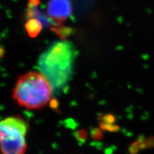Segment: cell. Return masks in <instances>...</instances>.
Masks as SVG:
<instances>
[{
  "label": "cell",
  "mask_w": 154,
  "mask_h": 154,
  "mask_svg": "<svg viewBox=\"0 0 154 154\" xmlns=\"http://www.w3.org/2000/svg\"><path fill=\"white\" fill-rule=\"evenodd\" d=\"M102 133L99 131L98 129H93V131H91V136H92L93 138L94 139H99L102 136Z\"/></svg>",
  "instance_id": "30bf717a"
},
{
  "label": "cell",
  "mask_w": 154,
  "mask_h": 154,
  "mask_svg": "<svg viewBox=\"0 0 154 154\" xmlns=\"http://www.w3.org/2000/svg\"><path fill=\"white\" fill-rule=\"evenodd\" d=\"M52 88L40 72L30 71L19 77L12 97L21 107L30 110L44 108L51 101Z\"/></svg>",
  "instance_id": "7a4b0ae2"
},
{
  "label": "cell",
  "mask_w": 154,
  "mask_h": 154,
  "mask_svg": "<svg viewBox=\"0 0 154 154\" xmlns=\"http://www.w3.org/2000/svg\"><path fill=\"white\" fill-rule=\"evenodd\" d=\"M41 3V0H28L27 3L28 9H33L37 8Z\"/></svg>",
  "instance_id": "9c48e42d"
},
{
  "label": "cell",
  "mask_w": 154,
  "mask_h": 154,
  "mask_svg": "<svg viewBox=\"0 0 154 154\" xmlns=\"http://www.w3.org/2000/svg\"><path fill=\"white\" fill-rule=\"evenodd\" d=\"M28 123L23 119L18 117H9L0 121V141L14 134L27 133Z\"/></svg>",
  "instance_id": "277c9868"
},
{
  "label": "cell",
  "mask_w": 154,
  "mask_h": 154,
  "mask_svg": "<svg viewBox=\"0 0 154 154\" xmlns=\"http://www.w3.org/2000/svg\"><path fill=\"white\" fill-rule=\"evenodd\" d=\"M76 54L74 45L62 40L53 42L38 58V69L54 91L66 88L71 80Z\"/></svg>",
  "instance_id": "6da1fadb"
},
{
  "label": "cell",
  "mask_w": 154,
  "mask_h": 154,
  "mask_svg": "<svg viewBox=\"0 0 154 154\" xmlns=\"http://www.w3.org/2000/svg\"><path fill=\"white\" fill-rule=\"evenodd\" d=\"M5 54V51L4 48L2 46H0V58H2L4 56Z\"/></svg>",
  "instance_id": "7c38bea8"
},
{
  "label": "cell",
  "mask_w": 154,
  "mask_h": 154,
  "mask_svg": "<svg viewBox=\"0 0 154 154\" xmlns=\"http://www.w3.org/2000/svg\"><path fill=\"white\" fill-rule=\"evenodd\" d=\"M50 103L51 107L52 108H54V109L57 108L58 105H59V103H58L57 100H55V99L51 100L50 101Z\"/></svg>",
  "instance_id": "8fae6325"
},
{
  "label": "cell",
  "mask_w": 154,
  "mask_h": 154,
  "mask_svg": "<svg viewBox=\"0 0 154 154\" xmlns=\"http://www.w3.org/2000/svg\"><path fill=\"white\" fill-rule=\"evenodd\" d=\"M43 24L40 19L36 17H32L27 19L25 25V30L28 35L32 38L36 37L41 32Z\"/></svg>",
  "instance_id": "8992f818"
},
{
  "label": "cell",
  "mask_w": 154,
  "mask_h": 154,
  "mask_svg": "<svg viewBox=\"0 0 154 154\" xmlns=\"http://www.w3.org/2000/svg\"><path fill=\"white\" fill-rule=\"evenodd\" d=\"M73 13L71 0H49L47 5V14L56 25H60Z\"/></svg>",
  "instance_id": "3957f363"
},
{
  "label": "cell",
  "mask_w": 154,
  "mask_h": 154,
  "mask_svg": "<svg viewBox=\"0 0 154 154\" xmlns=\"http://www.w3.org/2000/svg\"><path fill=\"white\" fill-rule=\"evenodd\" d=\"M74 136L80 144L84 143L88 139V134L84 129H80L74 133Z\"/></svg>",
  "instance_id": "ba28073f"
},
{
  "label": "cell",
  "mask_w": 154,
  "mask_h": 154,
  "mask_svg": "<svg viewBox=\"0 0 154 154\" xmlns=\"http://www.w3.org/2000/svg\"><path fill=\"white\" fill-rule=\"evenodd\" d=\"M26 134H16L0 141V154H25Z\"/></svg>",
  "instance_id": "5b68a950"
},
{
  "label": "cell",
  "mask_w": 154,
  "mask_h": 154,
  "mask_svg": "<svg viewBox=\"0 0 154 154\" xmlns=\"http://www.w3.org/2000/svg\"><path fill=\"white\" fill-rule=\"evenodd\" d=\"M51 30L55 32L57 35H59L62 40H65L66 38L69 37L72 33V28L68 26H66L60 24L57 25L55 26L51 27Z\"/></svg>",
  "instance_id": "52a82bcc"
}]
</instances>
